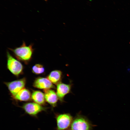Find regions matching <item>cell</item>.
<instances>
[{
	"label": "cell",
	"instance_id": "obj_1",
	"mask_svg": "<svg viewBox=\"0 0 130 130\" xmlns=\"http://www.w3.org/2000/svg\"><path fill=\"white\" fill-rule=\"evenodd\" d=\"M33 45L30 44L26 46L24 41L20 47L14 49L9 48L13 53L15 56L18 59L25 62L29 61L31 59L34 51Z\"/></svg>",
	"mask_w": 130,
	"mask_h": 130
},
{
	"label": "cell",
	"instance_id": "obj_2",
	"mask_svg": "<svg viewBox=\"0 0 130 130\" xmlns=\"http://www.w3.org/2000/svg\"><path fill=\"white\" fill-rule=\"evenodd\" d=\"M94 126L86 117L79 113L73 118L68 130H92Z\"/></svg>",
	"mask_w": 130,
	"mask_h": 130
},
{
	"label": "cell",
	"instance_id": "obj_3",
	"mask_svg": "<svg viewBox=\"0 0 130 130\" xmlns=\"http://www.w3.org/2000/svg\"><path fill=\"white\" fill-rule=\"evenodd\" d=\"M57 126L56 130H68L73 118L69 113H55Z\"/></svg>",
	"mask_w": 130,
	"mask_h": 130
},
{
	"label": "cell",
	"instance_id": "obj_4",
	"mask_svg": "<svg viewBox=\"0 0 130 130\" xmlns=\"http://www.w3.org/2000/svg\"><path fill=\"white\" fill-rule=\"evenodd\" d=\"M6 55L7 68L13 75L16 76L19 75L23 71L22 64L14 58L8 51L6 52Z\"/></svg>",
	"mask_w": 130,
	"mask_h": 130
},
{
	"label": "cell",
	"instance_id": "obj_5",
	"mask_svg": "<svg viewBox=\"0 0 130 130\" xmlns=\"http://www.w3.org/2000/svg\"><path fill=\"white\" fill-rule=\"evenodd\" d=\"M22 108L25 112L31 116L37 117L38 114L46 110L47 108L36 103L29 102L24 104Z\"/></svg>",
	"mask_w": 130,
	"mask_h": 130
},
{
	"label": "cell",
	"instance_id": "obj_6",
	"mask_svg": "<svg viewBox=\"0 0 130 130\" xmlns=\"http://www.w3.org/2000/svg\"><path fill=\"white\" fill-rule=\"evenodd\" d=\"M26 83V79L25 78L5 83L12 96L15 95L20 91L24 88Z\"/></svg>",
	"mask_w": 130,
	"mask_h": 130
},
{
	"label": "cell",
	"instance_id": "obj_7",
	"mask_svg": "<svg viewBox=\"0 0 130 130\" xmlns=\"http://www.w3.org/2000/svg\"><path fill=\"white\" fill-rule=\"evenodd\" d=\"M35 88L44 90L54 88V86L52 83L48 78L39 77L35 80L33 84Z\"/></svg>",
	"mask_w": 130,
	"mask_h": 130
},
{
	"label": "cell",
	"instance_id": "obj_8",
	"mask_svg": "<svg viewBox=\"0 0 130 130\" xmlns=\"http://www.w3.org/2000/svg\"><path fill=\"white\" fill-rule=\"evenodd\" d=\"M71 89V85L60 82L57 84V94L60 101H64L65 96L69 93Z\"/></svg>",
	"mask_w": 130,
	"mask_h": 130
},
{
	"label": "cell",
	"instance_id": "obj_9",
	"mask_svg": "<svg viewBox=\"0 0 130 130\" xmlns=\"http://www.w3.org/2000/svg\"><path fill=\"white\" fill-rule=\"evenodd\" d=\"M44 91L46 101L52 108L56 107L58 99L57 93L54 90L50 89L44 90Z\"/></svg>",
	"mask_w": 130,
	"mask_h": 130
},
{
	"label": "cell",
	"instance_id": "obj_10",
	"mask_svg": "<svg viewBox=\"0 0 130 130\" xmlns=\"http://www.w3.org/2000/svg\"><path fill=\"white\" fill-rule=\"evenodd\" d=\"M12 97L15 99L20 101H28L30 99L31 94L28 90L24 88L15 95Z\"/></svg>",
	"mask_w": 130,
	"mask_h": 130
},
{
	"label": "cell",
	"instance_id": "obj_11",
	"mask_svg": "<svg viewBox=\"0 0 130 130\" xmlns=\"http://www.w3.org/2000/svg\"><path fill=\"white\" fill-rule=\"evenodd\" d=\"M31 98L35 103L39 104L42 105L45 104L44 94L40 91H33L32 93Z\"/></svg>",
	"mask_w": 130,
	"mask_h": 130
},
{
	"label": "cell",
	"instance_id": "obj_12",
	"mask_svg": "<svg viewBox=\"0 0 130 130\" xmlns=\"http://www.w3.org/2000/svg\"><path fill=\"white\" fill-rule=\"evenodd\" d=\"M62 72L58 70L52 71L47 76V78L53 83L58 84L60 83L62 77Z\"/></svg>",
	"mask_w": 130,
	"mask_h": 130
},
{
	"label": "cell",
	"instance_id": "obj_13",
	"mask_svg": "<svg viewBox=\"0 0 130 130\" xmlns=\"http://www.w3.org/2000/svg\"><path fill=\"white\" fill-rule=\"evenodd\" d=\"M32 70L34 73L36 74H40L44 72L45 69L42 65L40 64H36L32 67Z\"/></svg>",
	"mask_w": 130,
	"mask_h": 130
}]
</instances>
